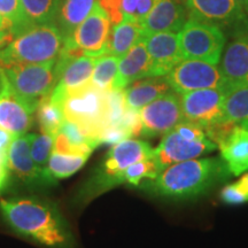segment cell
I'll use <instances>...</instances> for the list:
<instances>
[{
  "instance_id": "14",
  "label": "cell",
  "mask_w": 248,
  "mask_h": 248,
  "mask_svg": "<svg viewBox=\"0 0 248 248\" xmlns=\"http://www.w3.org/2000/svg\"><path fill=\"white\" fill-rule=\"evenodd\" d=\"M181 95L183 119L185 122L207 128L223 121L225 89H204Z\"/></svg>"
},
{
  "instance_id": "31",
  "label": "cell",
  "mask_w": 248,
  "mask_h": 248,
  "mask_svg": "<svg viewBox=\"0 0 248 248\" xmlns=\"http://www.w3.org/2000/svg\"><path fill=\"white\" fill-rule=\"evenodd\" d=\"M0 14L7 21L12 38L33 28L24 13L21 0H0Z\"/></svg>"
},
{
  "instance_id": "19",
  "label": "cell",
  "mask_w": 248,
  "mask_h": 248,
  "mask_svg": "<svg viewBox=\"0 0 248 248\" xmlns=\"http://www.w3.org/2000/svg\"><path fill=\"white\" fill-rule=\"evenodd\" d=\"M151 76V58L145 36L120 59L113 90H124L136 80Z\"/></svg>"
},
{
  "instance_id": "18",
  "label": "cell",
  "mask_w": 248,
  "mask_h": 248,
  "mask_svg": "<svg viewBox=\"0 0 248 248\" xmlns=\"http://www.w3.org/2000/svg\"><path fill=\"white\" fill-rule=\"evenodd\" d=\"M188 20L186 4L175 0H156L141 22L145 36L156 32H179Z\"/></svg>"
},
{
  "instance_id": "36",
  "label": "cell",
  "mask_w": 248,
  "mask_h": 248,
  "mask_svg": "<svg viewBox=\"0 0 248 248\" xmlns=\"http://www.w3.org/2000/svg\"><path fill=\"white\" fill-rule=\"evenodd\" d=\"M9 172H11V169L8 164L7 151H0V193L7 186Z\"/></svg>"
},
{
  "instance_id": "28",
  "label": "cell",
  "mask_w": 248,
  "mask_h": 248,
  "mask_svg": "<svg viewBox=\"0 0 248 248\" xmlns=\"http://www.w3.org/2000/svg\"><path fill=\"white\" fill-rule=\"evenodd\" d=\"M36 121L38 123L40 131L51 133L53 136L57 135L62 123L64 122L61 106L52 100L49 94L40 99L36 109Z\"/></svg>"
},
{
  "instance_id": "10",
  "label": "cell",
  "mask_w": 248,
  "mask_h": 248,
  "mask_svg": "<svg viewBox=\"0 0 248 248\" xmlns=\"http://www.w3.org/2000/svg\"><path fill=\"white\" fill-rule=\"evenodd\" d=\"M188 17L214 24L230 36L248 29V15L235 0H186Z\"/></svg>"
},
{
  "instance_id": "5",
  "label": "cell",
  "mask_w": 248,
  "mask_h": 248,
  "mask_svg": "<svg viewBox=\"0 0 248 248\" xmlns=\"http://www.w3.org/2000/svg\"><path fill=\"white\" fill-rule=\"evenodd\" d=\"M154 156V148L147 141L128 138L113 145L95 173L84 186L83 197L91 199L121 184L120 177L126 168L138 161Z\"/></svg>"
},
{
  "instance_id": "25",
  "label": "cell",
  "mask_w": 248,
  "mask_h": 248,
  "mask_svg": "<svg viewBox=\"0 0 248 248\" xmlns=\"http://www.w3.org/2000/svg\"><path fill=\"white\" fill-rule=\"evenodd\" d=\"M144 36L141 24L123 20L122 22L111 27L106 53L121 59Z\"/></svg>"
},
{
  "instance_id": "34",
  "label": "cell",
  "mask_w": 248,
  "mask_h": 248,
  "mask_svg": "<svg viewBox=\"0 0 248 248\" xmlns=\"http://www.w3.org/2000/svg\"><path fill=\"white\" fill-rule=\"evenodd\" d=\"M222 202L225 204H243L248 202V173L231 184L225 185L219 194Z\"/></svg>"
},
{
  "instance_id": "35",
  "label": "cell",
  "mask_w": 248,
  "mask_h": 248,
  "mask_svg": "<svg viewBox=\"0 0 248 248\" xmlns=\"http://www.w3.org/2000/svg\"><path fill=\"white\" fill-rule=\"evenodd\" d=\"M122 1L123 0H98L99 5L106 12L113 26L123 21Z\"/></svg>"
},
{
  "instance_id": "23",
  "label": "cell",
  "mask_w": 248,
  "mask_h": 248,
  "mask_svg": "<svg viewBox=\"0 0 248 248\" xmlns=\"http://www.w3.org/2000/svg\"><path fill=\"white\" fill-rule=\"evenodd\" d=\"M98 144L86 136L76 124L64 120L54 137V152L62 154L91 155Z\"/></svg>"
},
{
  "instance_id": "9",
  "label": "cell",
  "mask_w": 248,
  "mask_h": 248,
  "mask_svg": "<svg viewBox=\"0 0 248 248\" xmlns=\"http://www.w3.org/2000/svg\"><path fill=\"white\" fill-rule=\"evenodd\" d=\"M172 91L178 94L204 89H225V80L217 64L184 59L167 75Z\"/></svg>"
},
{
  "instance_id": "8",
  "label": "cell",
  "mask_w": 248,
  "mask_h": 248,
  "mask_svg": "<svg viewBox=\"0 0 248 248\" xmlns=\"http://www.w3.org/2000/svg\"><path fill=\"white\" fill-rule=\"evenodd\" d=\"M55 61L57 60L45 63L9 64L0 68L17 94L38 105L40 99L48 95L57 85Z\"/></svg>"
},
{
  "instance_id": "2",
  "label": "cell",
  "mask_w": 248,
  "mask_h": 248,
  "mask_svg": "<svg viewBox=\"0 0 248 248\" xmlns=\"http://www.w3.org/2000/svg\"><path fill=\"white\" fill-rule=\"evenodd\" d=\"M230 175L224 160L219 157L192 159L167 167L140 186L163 199L192 200L207 194Z\"/></svg>"
},
{
  "instance_id": "4",
  "label": "cell",
  "mask_w": 248,
  "mask_h": 248,
  "mask_svg": "<svg viewBox=\"0 0 248 248\" xmlns=\"http://www.w3.org/2000/svg\"><path fill=\"white\" fill-rule=\"evenodd\" d=\"M63 43V37L55 23L33 27L0 48V67L57 60Z\"/></svg>"
},
{
  "instance_id": "24",
  "label": "cell",
  "mask_w": 248,
  "mask_h": 248,
  "mask_svg": "<svg viewBox=\"0 0 248 248\" xmlns=\"http://www.w3.org/2000/svg\"><path fill=\"white\" fill-rule=\"evenodd\" d=\"M97 2L98 0H63L62 1L55 24L64 40L69 38L76 28L89 16Z\"/></svg>"
},
{
  "instance_id": "6",
  "label": "cell",
  "mask_w": 248,
  "mask_h": 248,
  "mask_svg": "<svg viewBox=\"0 0 248 248\" xmlns=\"http://www.w3.org/2000/svg\"><path fill=\"white\" fill-rule=\"evenodd\" d=\"M217 146L207 137L202 126L183 121L163 135L160 144L154 148V159L160 171L171 164L198 159L209 154Z\"/></svg>"
},
{
  "instance_id": "17",
  "label": "cell",
  "mask_w": 248,
  "mask_h": 248,
  "mask_svg": "<svg viewBox=\"0 0 248 248\" xmlns=\"http://www.w3.org/2000/svg\"><path fill=\"white\" fill-rule=\"evenodd\" d=\"M151 58V76H167L184 60L178 32H156L145 36Z\"/></svg>"
},
{
  "instance_id": "15",
  "label": "cell",
  "mask_w": 248,
  "mask_h": 248,
  "mask_svg": "<svg viewBox=\"0 0 248 248\" xmlns=\"http://www.w3.org/2000/svg\"><path fill=\"white\" fill-rule=\"evenodd\" d=\"M11 171L24 184L30 186L51 185L54 181L39 170L31 155V133L14 137L7 150Z\"/></svg>"
},
{
  "instance_id": "38",
  "label": "cell",
  "mask_w": 248,
  "mask_h": 248,
  "mask_svg": "<svg viewBox=\"0 0 248 248\" xmlns=\"http://www.w3.org/2000/svg\"><path fill=\"white\" fill-rule=\"evenodd\" d=\"M14 137H16V136L12 135L11 132L6 131L5 129L0 126V151H7Z\"/></svg>"
},
{
  "instance_id": "30",
  "label": "cell",
  "mask_w": 248,
  "mask_h": 248,
  "mask_svg": "<svg viewBox=\"0 0 248 248\" xmlns=\"http://www.w3.org/2000/svg\"><path fill=\"white\" fill-rule=\"evenodd\" d=\"M120 58L111 54H102L97 58L91 84L102 91L109 92L114 88Z\"/></svg>"
},
{
  "instance_id": "29",
  "label": "cell",
  "mask_w": 248,
  "mask_h": 248,
  "mask_svg": "<svg viewBox=\"0 0 248 248\" xmlns=\"http://www.w3.org/2000/svg\"><path fill=\"white\" fill-rule=\"evenodd\" d=\"M89 156L83 154H62L53 151L48 161L47 171L54 181L70 177L84 166Z\"/></svg>"
},
{
  "instance_id": "32",
  "label": "cell",
  "mask_w": 248,
  "mask_h": 248,
  "mask_svg": "<svg viewBox=\"0 0 248 248\" xmlns=\"http://www.w3.org/2000/svg\"><path fill=\"white\" fill-rule=\"evenodd\" d=\"M160 168L154 157L145 159L131 164L122 172L120 177L121 184H129L132 186H140L146 179H154L159 175Z\"/></svg>"
},
{
  "instance_id": "3",
  "label": "cell",
  "mask_w": 248,
  "mask_h": 248,
  "mask_svg": "<svg viewBox=\"0 0 248 248\" xmlns=\"http://www.w3.org/2000/svg\"><path fill=\"white\" fill-rule=\"evenodd\" d=\"M64 120L78 128L100 145V136L110 126L109 92L102 91L91 83L74 90L61 104Z\"/></svg>"
},
{
  "instance_id": "22",
  "label": "cell",
  "mask_w": 248,
  "mask_h": 248,
  "mask_svg": "<svg viewBox=\"0 0 248 248\" xmlns=\"http://www.w3.org/2000/svg\"><path fill=\"white\" fill-rule=\"evenodd\" d=\"M221 156L231 175L239 176L248 170V128L238 124L218 146Z\"/></svg>"
},
{
  "instance_id": "7",
  "label": "cell",
  "mask_w": 248,
  "mask_h": 248,
  "mask_svg": "<svg viewBox=\"0 0 248 248\" xmlns=\"http://www.w3.org/2000/svg\"><path fill=\"white\" fill-rule=\"evenodd\" d=\"M185 59H195L218 64L226 45V33L214 24L188 17L178 32Z\"/></svg>"
},
{
  "instance_id": "27",
  "label": "cell",
  "mask_w": 248,
  "mask_h": 248,
  "mask_svg": "<svg viewBox=\"0 0 248 248\" xmlns=\"http://www.w3.org/2000/svg\"><path fill=\"white\" fill-rule=\"evenodd\" d=\"M23 11L33 27L55 23L62 0H21Z\"/></svg>"
},
{
  "instance_id": "40",
  "label": "cell",
  "mask_w": 248,
  "mask_h": 248,
  "mask_svg": "<svg viewBox=\"0 0 248 248\" xmlns=\"http://www.w3.org/2000/svg\"><path fill=\"white\" fill-rule=\"evenodd\" d=\"M175 1H178V2H183V4H185L186 0H175Z\"/></svg>"
},
{
  "instance_id": "1",
  "label": "cell",
  "mask_w": 248,
  "mask_h": 248,
  "mask_svg": "<svg viewBox=\"0 0 248 248\" xmlns=\"http://www.w3.org/2000/svg\"><path fill=\"white\" fill-rule=\"evenodd\" d=\"M6 224L15 233L44 248H78L73 230L57 206L38 198L0 201Z\"/></svg>"
},
{
  "instance_id": "26",
  "label": "cell",
  "mask_w": 248,
  "mask_h": 248,
  "mask_svg": "<svg viewBox=\"0 0 248 248\" xmlns=\"http://www.w3.org/2000/svg\"><path fill=\"white\" fill-rule=\"evenodd\" d=\"M223 120L248 128V84L225 90Z\"/></svg>"
},
{
  "instance_id": "20",
  "label": "cell",
  "mask_w": 248,
  "mask_h": 248,
  "mask_svg": "<svg viewBox=\"0 0 248 248\" xmlns=\"http://www.w3.org/2000/svg\"><path fill=\"white\" fill-rule=\"evenodd\" d=\"M97 58L83 54L74 59L62 71L57 85L49 93L52 100L61 106L62 100L68 93L91 83Z\"/></svg>"
},
{
  "instance_id": "39",
  "label": "cell",
  "mask_w": 248,
  "mask_h": 248,
  "mask_svg": "<svg viewBox=\"0 0 248 248\" xmlns=\"http://www.w3.org/2000/svg\"><path fill=\"white\" fill-rule=\"evenodd\" d=\"M235 1L239 4L240 7L245 11V13L248 15V0H235Z\"/></svg>"
},
{
  "instance_id": "13",
  "label": "cell",
  "mask_w": 248,
  "mask_h": 248,
  "mask_svg": "<svg viewBox=\"0 0 248 248\" xmlns=\"http://www.w3.org/2000/svg\"><path fill=\"white\" fill-rule=\"evenodd\" d=\"M110 18L97 2L89 16L76 28L69 38L64 40L68 45L80 49L86 55L100 57L106 53L108 39L111 31Z\"/></svg>"
},
{
  "instance_id": "33",
  "label": "cell",
  "mask_w": 248,
  "mask_h": 248,
  "mask_svg": "<svg viewBox=\"0 0 248 248\" xmlns=\"http://www.w3.org/2000/svg\"><path fill=\"white\" fill-rule=\"evenodd\" d=\"M54 137L55 136L51 135V133L42 131L40 133H36V135L31 133V155H32V159L40 171L46 173L49 178L52 177L47 171V166L54 148Z\"/></svg>"
},
{
  "instance_id": "12",
  "label": "cell",
  "mask_w": 248,
  "mask_h": 248,
  "mask_svg": "<svg viewBox=\"0 0 248 248\" xmlns=\"http://www.w3.org/2000/svg\"><path fill=\"white\" fill-rule=\"evenodd\" d=\"M141 121L140 135L146 138L163 136L182 123L183 110L181 95L171 91L152 101L139 110Z\"/></svg>"
},
{
  "instance_id": "11",
  "label": "cell",
  "mask_w": 248,
  "mask_h": 248,
  "mask_svg": "<svg viewBox=\"0 0 248 248\" xmlns=\"http://www.w3.org/2000/svg\"><path fill=\"white\" fill-rule=\"evenodd\" d=\"M37 106L14 91L0 68V126L14 136L24 135L32 128Z\"/></svg>"
},
{
  "instance_id": "37",
  "label": "cell",
  "mask_w": 248,
  "mask_h": 248,
  "mask_svg": "<svg viewBox=\"0 0 248 248\" xmlns=\"http://www.w3.org/2000/svg\"><path fill=\"white\" fill-rule=\"evenodd\" d=\"M12 38L11 30H9V26L7 21L5 20L4 16L0 14V48H2L4 46L8 44Z\"/></svg>"
},
{
  "instance_id": "21",
  "label": "cell",
  "mask_w": 248,
  "mask_h": 248,
  "mask_svg": "<svg viewBox=\"0 0 248 248\" xmlns=\"http://www.w3.org/2000/svg\"><path fill=\"white\" fill-rule=\"evenodd\" d=\"M171 91L167 76H148L126 86L123 93L126 107L139 111L152 101Z\"/></svg>"
},
{
  "instance_id": "16",
  "label": "cell",
  "mask_w": 248,
  "mask_h": 248,
  "mask_svg": "<svg viewBox=\"0 0 248 248\" xmlns=\"http://www.w3.org/2000/svg\"><path fill=\"white\" fill-rule=\"evenodd\" d=\"M219 63V69L225 80V90L248 84V29L231 36Z\"/></svg>"
}]
</instances>
